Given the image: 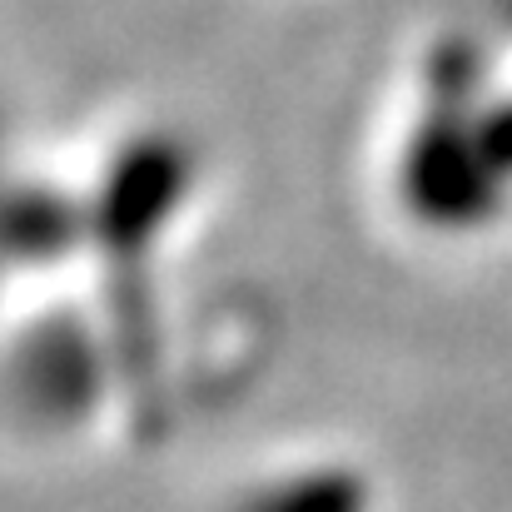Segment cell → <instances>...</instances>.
<instances>
[{
  "label": "cell",
  "mask_w": 512,
  "mask_h": 512,
  "mask_svg": "<svg viewBox=\"0 0 512 512\" xmlns=\"http://www.w3.org/2000/svg\"><path fill=\"white\" fill-rule=\"evenodd\" d=\"M229 512H368V488L339 468H309L284 473V483H259L254 493L234 498Z\"/></svg>",
  "instance_id": "6da1fadb"
}]
</instances>
